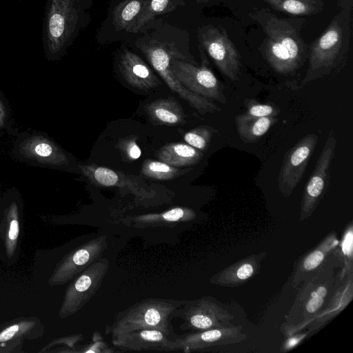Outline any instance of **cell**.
<instances>
[{
  "label": "cell",
  "instance_id": "24",
  "mask_svg": "<svg viewBox=\"0 0 353 353\" xmlns=\"http://www.w3.org/2000/svg\"><path fill=\"white\" fill-rule=\"evenodd\" d=\"M173 0H146L141 12L128 29L130 32H138L155 16L164 12L172 5Z\"/></svg>",
  "mask_w": 353,
  "mask_h": 353
},
{
  "label": "cell",
  "instance_id": "13",
  "mask_svg": "<svg viewBox=\"0 0 353 353\" xmlns=\"http://www.w3.org/2000/svg\"><path fill=\"white\" fill-rule=\"evenodd\" d=\"M241 327L229 325L177 335L176 351L184 352L203 351L210 347L237 343L246 338Z\"/></svg>",
  "mask_w": 353,
  "mask_h": 353
},
{
  "label": "cell",
  "instance_id": "2",
  "mask_svg": "<svg viewBox=\"0 0 353 353\" xmlns=\"http://www.w3.org/2000/svg\"><path fill=\"white\" fill-rule=\"evenodd\" d=\"M92 0H47L42 27L44 57L56 61L86 26Z\"/></svg>",
  "mask_w": 353,
  "mask_h": 353
},
{
  "label": "cell",
  "instance_id": "21",
  "mask_svg": "<svg viewBox=\"0 0 353 353\" xmlns=\"http://www.w3.org/2000/svg\"><path fill=\"white\" fill-rule=\"evenodd\" d=\"M277 121L275 117H265L257 119H243L237 115L235 124L238 134L244 143L258 141Z\"/></svg>",
  "mask_w": 353,
  "mask_h": 353
},
{
  "label": "cell",
  "instance_id": "33",
  "mask_svg": "<svg viewBox=\"0 0 353 353\" xmlns=\"http://www.w3.org/2000/svg\"><path fill=\"white\" fill-rule=\"evenodd\" d=\"M327 294V290L324 286H319L312 292L311 298L306 305V310L309 313H314L323 305L324 298Z\"/></svg>",
  "mask_w": 353,
  "mask_h": 353
},
{
  "label": "cell",
  "instance_id": "36",
  "mask_svg": "<svg viewBox=\"0 0 353 353\" xmlns=\"http://www.w3.org/2000/svg\"><path fill=\"white\" fill-rule=\"evenodd\" d=\"M303 337H304L303 336H301L292 337V338L289 339L285 343V348L286 350H289V349L294 347L295 345H296L299 343V341Z\"/></svg>",
  "mask_w": 353,
  "mask_h": 353
},
{
  "label": "cell",
  "instance_id": "18",
  "mask_svg": "<svg viewBox=\"0 0 353 353\" xmlns=\"http://www.w3.org/2000/svg\"><path fill=\"white\" fill-rule=\"evenodd\" d=\"M195 212L185 207H176L161 212L146 214L133 216L130 219L131 224L137 228L172 226L181 222L194 219Z\"/></svg>",
  "mask_w": 353,
  "mask_h": 353
},
{
  "label": "cell",
  "instance_id": "9",
  "mask_svg": "<svg viewBox=\"0 0 353 353\" xmlns=\"http://www.w3.org/2000/svg\"><path fill=\"white\" fill-rule=\"evenodd\" d=\"M176 318L182 319L180 329L197 332L231 325L232 316L209 296L185 300L177 309Z\"/></svg>",
  "mask_w": 353,
  "mask_h": 353
},
{
  "label": "cell",
  "instance_id": "3",
  "mask_svg": "<svg viewBox=\"0 0 353 353\" xmlns=\"http://www.w3.org/2000/svg\"><path fill=\"white\" fill-rule=\"evenodd\" d=\"M351 11L343 8L308 48L309 65L305 82L331 73L345 61L351 39Z\"/></svg>",
  "mask_w": 353,
  "mask_h": 353
},
{
  "label": "cell",
  "instance_id": "29",
  "mask_svg": "<svg viewBox=\"0 0 353 353\" xmlns=\"http://www.w3.org/2000/svg\"><path fill=\"white\" fill-rule=\"evenodd\" d=\"M34 325L33 321H23L6 327L0 332V343L26 335Z\"/></svg>",
  "mask_w": 353,
  "mask_h": 353
},
{
  "label": "cell",
  "instance_id": "15",
  "mask_svg": "<svg viewBox=\"0 0 353 353\" xmlns=\"http://www.w3.org/2000/svg\"><path fill=\"white\" fill-rule=\"evenodd\" d=\"M157 329H143L111 337L112 345L121 351H176L175 339Z\"/></svg>",
  "mask_w": 353,
  "mask_h": 353
},
{
  "label": "cell",
  "instance_id": "26",
  "mask_svg": "<svg viewBox=\"0 0 353 353\" xmlns=\"http://www.w3.org/2000/svg\"><path fill=\"white\" fill-rule=\"evenodd\" d=\"M216 130L208 126H200L184 134L185 141L190 145L205 151L208 148Z\"/></svg>",
  "mask_w": 353,
  "mask_h": 353
},
{
  "label": "cell",
  "instance_id": "5",
  "mask_svg": "<svg viewBox=\"0 0 353 353\" xmlns=\"http://www.w3.org/2000/svg\"><path fill=\"white\" fill-rule=\"evenodd\" d=\"M137 46L167 85L185 100L201 114L220 111V108L208 98L196 94L185 88L174 77L170 61L178 58L190 61L172 42L161 41L151 37L141 38Z\"/></svg>",
  "mask_w": 353,
  "mask_h": 353
},
{
  "label": "cell",
  "instance_id": "14",
  "mask_svg": "<svg viewBox=\"0 0 353 353\" xmlns=\"http://www.w3.org/2000/svg\"><path fill=\"white\" fill-rule=\"evenodd\" d=\"M336 140L330 134L306 184L301 204V216H310L325 188Z\"/></svg>",
  "mask_w": 353,
  "mask_h": 353
},
{
  "label": "cell",
  "instance_id": "35",
  "mask_svg": "<svg viewBox=\"0 0 353 353\" xmlns=\"http://www.w3.org/2000/svg\"><path fill=\"white\" fill-rule=\"evenodd\" d=\"M8 115L6 106L0 99V129H6L8 125L7 123Z\"/></svg>",
  "mask_w": 353,
  "mask_h": 353
},
{
  "label": "cell",
  "instance_id": "20",
  "mask_svg": "<svg viewBox=\"0 0 353 353\" xmlns=\"http://www.w3.org/2000/svg\"><path fill=\"white\" fill-rule=\"evenodd\" d=\"M150 119L162 125H178L185 122V114L181 105L173 99H159L146 107Z\"/></svg>",
  "mask_w": 353,
  "mask_h": 353
},
{
  "label": "cell",
  "instance_id": "17",
  "mask_svg": "<svg viewBox=\"0 0 353 353\" xmlns=\"http://www.w3.org/2000/svg\"><path fill=\"white\" fill-rule=\"evenodd\" d=\"M119 67L125 80L134 88L147 90L156 88L161 83L146 63L130 51L125 50L122 52Z\"/></svg>",
  "mask_w": 353,
  "mask_h": 353
},
{
  "label": "cell",
  "instance_id": "8",
  "mask_svg": "<svg viewBox=\"0 0 353 353\" xmlns=\"http://www.w3.org/2000/svg\"><path fill=\"white\" fill-rule=\"evenodd\" d=\"M199 40L223 74L232 81L240 77V54L225 30L205 26L199 30Z\"/></svg>",
  "mask_w": 353,
  "mask_h": 353
},
{
  "label": "cell",
  "instance_id": "34",
  "mask_svg": "<svg viewBox=\"0 0 353 353\" xmlns=\"http://www.w3.org/2000/svg\"><path fill=\"white\" fill-rule=\"evenodd\" d=\"M119 148L128 159L135 160L141 155V150L136 141L132 139H125L119 143Z\"/></svg>",
  "mask_w": 353,
  "mask_h": 353
},
{
  "label": "cell",
  "instance_id": "1",
  "mask_svg": "<svg viewBox=\"0 0 353 353\" xmlns=\"http://www.w3.org/2000/svg\"><path fill=\"white\" fill-rule=\"evenodd\" d=\"M252 18L265 34L263 50L274 70L286 74L300 68L308 54V48L294 24L296 20L279 19L267 9L255 12Z\"/></svg>",
  "mask_w": 353,
  "mask_h": 353
},
{
  "label": "cell",
  "instance_id": "31",
  "mask_svg": "<svg viewBox=\"0 0 353 353\" xmlns=\"http://www.w3.org/2000/svg\"><path fill=\"white\" fill-rule=\"evenodd\" d=\"M112 352H114V350L110 348L108 344L104 341L103 338L99 332H95L93 334L92 341H90L87 345L85 346V347L81 350V352L84 353H108Z\"/></svg>",
  "mask_w": 353,
  "mask_h": 353
},
{
  "label": "cell",
  "instance_id": "11",
  "mask_svg": "<svg viewBox=\"0 0 353 353\" xmlns=\"http://www.w3.org/2000/svg\"><path fill=\"white\" fill-rule=\"evenodd\" d=\"M13 152L18 159L44 167H62L70 163L66 154L44 135L28 134L16 140Z\"/></svg>",
  "mask_w": 353,
  "mask_h": 353
},
{
  "label": "cell",
  "instance_id": "19",
  "mask_svg": "<svg viewBox=\"0 0 353 353\" xmlns=\"http://www.w3.org/2000/svg\"><path fill=\"white\" fill-rule=\"evenodd\" d=\"M160 161L174 167L189 166L198 163L203 158L199 150L185 143H173L161 147L157 153Z\"/></svg>",
  "mask_w": 353,
  "mask_h": 353
},
{
  "label": "cell",
  "instance_id": "6",
  "mask_svg": "<svg viewBox=\"0 0 353 353\" xmlns=\"http://www.w3.org/2000/svg\"><path fill=\"white\" fill-rule=\"evenodd\" d=\"M109 267V260L101 258L73 279L65 291L60 318L72 316L82 309L99 290Z\"/></svg>",
  "mask_w": 353,
  "mask_h": 353
},
{
  "label": "cell",
  "instance_id": "39",
  "mask_svg": "<svg viewBox=\"0 0 353 353\" xmlns=\"http://www.w3.org/2000/svg\"><path fill=\"white\" fill-rule=\"evenodd\" d=\"M341 1V0H340Z\"/></svg>",
  "mask_w": 353,
  "mask_h": 353
},
{
  "label": "cell",
  "instance_id": "28",
  "mask_svg": "<svg viewBox=\"0 0 353 353\" xmlns=\"http://www.w3.org/2000/svg\"><path fill=\"white\" fill-rule=\"evenodd\" d=\"M245 103L246 111L237 115L243 119L276 117L279 114V109L272 104L261 103L254 99H248Z\"/></svg>",
  "mask_w": 353,
  "mask_h": 353
},
{
  "label": "cell",
  "instance_id": "12",
  "mask_svg": "<svg viewBox=\"0 0 353 353\" xmlns=\"http://www.w3.org/2000/svg\"><path fill=\"white\" fill-rule=\"evenodd\" d=\"M317 141L316 134H308L286 153L278 178L279 188L284 196H289L301 180Z\"/></svg>",
  "mask_w": 353,
  "mask_h": 353
},
{
  "label": "cell",
  "instance_id": "22",
  "mask_svg": "<svg viewBox=\"0 0 353 353\" xmlns=\"http://www.w3.org/2000/svg\"><path fill=\"white\" fill-rule=\"evenodd\" d=\"M275 10L294 16L316 14L323 7L322 0H263Z\"/></svg>",
  "mask_w": 353,
  "mask_h": 353
},
{
  "label": "cell",
  "instance_id": "25",
  "mask_svg": "<svg viewBox=\"0 0 353 353\" xmlns=\"http://www.w3.org/2000/svg\"><path fill=\"white\" fill-rule=\"evenodd\" d=\"M190 170L191 169H179L164 162L150 159L145 160L141 168L143 175L156 180H171Z\"/></svg>",
  "mask_w": 353,
  "mask_h": 353
},
{
  "label": "cell",
  "instance_id": "27",
  "mask_svg": "<svg viewBox=\"0 0 353 353\" xmlns=\"http://www.w3.org/2000/svg\"><path fill=\"white\" fill-rule=\"evenodd\" d=\"M19 232L18 206L16 202L12 201L8 211V228L6 239L7 253L9 255H12L15 250Z\"/></svg>",
  "mask_w": 353,
  "mask_h": 353
},
{
  "label": "cell",
  "instance_id": "4",
  "mask_svg": "<svg viewBox=\"0 0 353 353\" xmlns=\"http://www.w3.org/2000/svg\"><path fill=\"white\" fill-rule=\"evenodd\" d=\"M185 300L148 298L135 303L117 313L112 322L105 326V334L112 336L143 329H157L176 336L171 321Z\"/></svg>",
  "mask_w": 353,
  "mask_h": 353
},
{
  "label": "cell",
  "instance_id": "16",
  "mask_svg": "<svg viewBox=\"0 0 353 353\" xmlns=\"http://www.w3.org/2000/svg\"><path fill=\"white\" fill-rule=\"evenodd\" d=\"M81 173L92 184L103 187H118L130 191L136 196L150 198L155 192L141 183L136 177L108 168L95 165H79Z\"/></svg>",
  "mask_w": 353,
  "mask_h": 353
},
{
  "label": "cell",
  "instance_id": "10",
  "mask_svg": "<svg viewBox=\"0 0 353 353\" xmlns=\"http://www.w3.org/2000/svg\"><path fill=\"white\" fill-rule=\"evenodd\" d=\"M108 237H94L75 248L57 264L49 283L61 285L70 281L77 275L102 258L108 248Z\"/></svg>",
  "mask_w": 353,
  "mask_h": 353
},
{
  "label": "cell",
  "instance_id": "37",
  "mask_svg": "<svg viewBox=\"0 0 353 353\" xmlns=\"http://www.w3.org/2000/svg\"><path fill=\"white\" fill-rule=\"evenodd\" d=\"M198 2H205L208 0H196Z\"/></svg>",
  "mask_w": 353,
  "mask_h": 353
},
{
  "label": "cell",
  "instance_id": "30",
  "mask_svg": "<svg viewBox=\"0 0 353 353\" xmlns=\"http://www.w3.org/2000/svg\"><path fill=\"white\" fill-rule=\"evenodd\" d=\"M327 243L321 245L305 258L302 264L304 270H312L322 263L326 253L332 248L333 244L332 243L330 245H327Z\"/></svg>",
  "mask_w": 353,
  "mask_h": 353
},
{
  "label": "cell",
  "instance_id": "32",
  "mask_svg": "<svg viewBox=\"0 0 353 353\" xmlns=\"http://www.w3.org/2000/svg\"><path fill=\"white\" fill-rule=\"evenodd\" d=\"M232 281H242L250 278L254 272V266L250 261H245L235 266L232 270Z\"/></svg>",
  "mask_w": 353,
  "mask_h": 353
},
{
  "label": "cell",
  "instance_id": "38",
  "mask_svg": "<svg viewBox=\"0 0 353 353\" xmlns=\"http://www.w3.org/2000/svg\"><path fill=\"white\" fill-rule=\"evenodd\" d=\"M6 1H21V0H6Z\"/></svg>",
  "mask_w": 353,
  "mask_h": 353
},
{
  "label": "cell",
  "instance_id": "23",
  "mask_svg": "<svg viewBox=\"0 0 353 353\" xmlns=\"http://www.w3.org/2000/svg\"><path fill=\"white\" fill-rule=\"evenodd\" d=\"M146 0H124L114 10L113 23L118 30L128 29L139 15Z\"/></svg>",
  "mask_w": 353,
  "mask_h": 353
},
{
  "label": "cell",
  "instance_id": "7",
  "mask_svg": "<svg viewBox=\"0 0 353 353\" xmlns=\"http://www.w3.org/2000/svg\"><path fill=\"white\" fill-rule=\"evenodd\" d=\"M202 65L197 66L189 61L173 58L170 68L176 79L188 90L204 97L226 103L223 86L207 65L205 54L201 52Z\"/></svg>",
  "mask_w": 353,
  "mask_h": 353
}]
</instances>
